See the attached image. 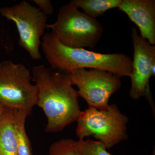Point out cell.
I'll return each mask as SVG.
<instances>
[{
	"label": "cell",
	"instance_id": "1",
	"mask_svg": "<svg viewBox=\"0 0 155 155\" xmlns=\"http://www.w3.org/2000/svg\"><path fill=\"white\" fill-rule=\"evenodd\" d=\"M32 72L38 89L36 105L47 118L45 131L58 132L76 121L81 111L68 74L44 65L35 66Z\"/></svg>",
	"mask_w": 155,
	"mask_h": 155
},
{
	"label": "cell",
	"instance_id": "2",
	"mask_svg": "<svg viewBox=\"0 0 155 155\" xmlns=\"http://www.w3.org/2000/svg\"><path fill=\"white\" fill-rule=\"evenodd\" d=\"M41 47L50 67L67 74L86 68L104 70L120 78L130 77L132 73V59L123 53L101 54L68 47L51 33L45 34Z\"/></svg>",
	"mask_w": 155,
	"mask_h": 155
},
{
	"label": "cell",
	"instance_id": "3",
	"mask_svg": "<svg viewBox=\"0 0 155 155\" xmlns=\"http://www.w3.org/2000/svg\"><path fill=\"white\" fill-rule=\"evenodd\" d=\"M72 1L61 6L58 18L47 24L52 35L62 44L74 48H94L101 38L104 27L99 21L79 11Z\"/></svg>",
	"mask_w": 155,
	"mask_h": 155
},
{
	"label": "cell",
	"instance_id": "4",
	"mask_svg": "<svg viewBox=\"0 0 155 155\" xmlns=\"http://www.w3.org/2000/svg\"><path fill=\"white\" fill-rule=\"evenodd\" d=\"M76 134L79 140L92 136L109 149L128 138L127 124L129 119L116 104L106 110L87 108L81 111L76 120Z\"/></svg>",
	"mask_w": 155,
	"mask_h": 155
},
{
	"label": "cell",
	"instance_id": "5",
	"mask_svg": "<svg viewBox=\"0 0 155 155\" xmlns=\"http://www.w3.org/2000/svg\"><path fill=\"white\" fill-rule=\"evenodd\" d=\"M30 71L11 60L0 63V103L6 107L20 109L29 114L37 102L38 89L31 83Z\"/></svg>",
	"mask_w": 155,
	"mask_h": 155
},
{
	"label": "cell",
	"instance_id": "6",
	"mask_svg": "<svg viewBox=\"0 0 155 155\" xmlns=\"http://www.w3.org/2000/svg\"><path fill=\"white\" fill-rule=\"evenodd\" d=\"M0 14L16 24L19 45L27 52L32 60H41L40 48L46 28L48 16L25 1L11 7L0 8Z\"/></svg>",
	"mask_w": 155,
	"mask_h": 155
},
{
	"label": "cell",
	"instance_id": "7",
	"mask_svg": "<svg viewBox=\"0 0 155 155\" xmlns=\"http://www.w3.org/2000/svg\"><path fill=\"white\" fill-rule=\"evenodd\" d=\"M68 75L72 85L78 88V95L85 100L88 108L99 110L108 109L110 97L121 86L120 77L104 70L80 69Z\"/></svg>",
	"mask_w": 155,
	"mask_h": 155
},
{
	"label": "cell",
	"instance_id": "8",
	"mask_svg": "<svg viewBox=\"0 0 155 155\" xmlns=\"http://www.w3.org/2000/svg\"><path fill=\"white\" fill-rule=\"evenodd\" d=\"M134 47L132 71L130 77L131 85L129 96L134 100L145 95L146 88L149 85L151 68L155 64V46L149 44L138 35L135 27L131 28Z\"/></svg>",
	"mask_w": 155,
	"mask_h": 155
},
{
	"label": "cell",
	"instance_id": "9",
	"mask_svg": "<svg viewBox=\"0 0 155 155\" xmlns=\"http://www.w3.org/2000/svg\"><path fill=\"white\" fill-rule=\"evenodd\" d=\"M118 8L138 27L141 37L154 45L155 0H122Z\"/></svg>",
	"mask_w": 155,
	"mask_h": 155
},
{
	"label": "cell",
	"instance_id": "10",
	"mask_svg": "<svg viewBox=\"0 0 155 155\" xmlns=\"http://www.w3.org/2000/svg\"><path fill=\"white\" fill-rule=\"evenodd\" d=\"M0 155H18L13 108L6 107L0 116Z\"/></svg>",
	"mask_w": 155,
	"mask_h": 155
},
{
	"label": "cell",
	"instance_id": "11",
	"mask_svg": "<svg viewBox=\"0 0 155 155\" xmlns=\"http://www.w3.org/2000/svg\"><path fill=\"white\" fill-rule=\"evenodd\" d=\"M29 113L25 110L14 109V127L18 155H32V148L25 128V119Z\"/></svg>",
	"mask_w": 155,
	"mask_h": 155
},
{
	"label": "cell",
	"instance_id": "12",
	"mask_svg": "<svg viewBox=\"0 0 155 155\" xmlns=\"http://www.w3.org/2000/svg\"><path fill=\"white\" fill-rule=\"evenodd\" d=\"M72 2L84 13L94 19L103 16L106 11L118 8L122 0H73Z\"/></svg>",
	"mask_w": 155,
	"mask_h": 155
},
{
	"label": "cell",
	"instance_id": "13",
	"mask_svg": "<svg viewBox=\"0 0 155 155\" xmlns=\"http://www.w3.org/2000/svg\"><path fill=\"white\" fill-rule=\"evenodd\" d=\"M48 155H79L78 141L71 139H63L50 146Z\"/></svg>",
	"mask_w": 155,
	"mask_h": 155
},
{
	"label": "cell",
	"instance_id": "14",
	"mask_svg": "<svg viewBox=\"0 0 155 155\" xmlns=\"http://www.w3.org/2000/svg\"><path fill=\"white\" fill-rule=\"evenodd\" d=\"M79 155H112L107 151L105 147L99 140L88 139L78 141Z\"/></svg>",
	"mask_w": 155,
	"mask_h": 155
},
{
	"label": "cell",
	"instance_id": "15",
	"mask_svg": "<svg viewBox=\"0 0 155 155\" xmlns=\"http://www.w3.org/2000/svg\"><path fill=\"white\" fill-rule=\"evenodd\" d=\"M32 2L38 6L40 11L47 16L54 13V7L51 0H32Z\"/></svg>",
	"mask_w": 155,
	"mask_h": 155
},
{
	"label": "cell",
	"instance_id": "16",
	"mask_svg": "<svg viewBox=\"0 0 155 155\" xmlns=\"http://www.w3.org/2000/svg\"><path fill=\"white\" fill-rule=\"evenodd\" d=\"M6 107H5L2 103H0V116H2V114L4 113Z\"/></svg>",
	"mask_w": 155,
	"mask_h": 155
}]
</instances>
